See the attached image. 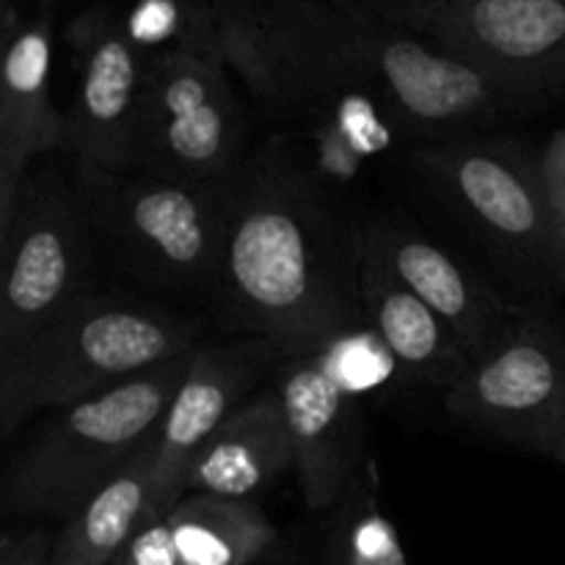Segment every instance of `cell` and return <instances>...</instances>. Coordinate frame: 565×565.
Instances as JSON below:
<instances>
[{
  "label": "cell",
  "instance_id": "7a4b0ae2",
  "mask_svg": "<svg viewBox=\"0 0 565 565\" xmlns=\"http://www.w3.org/2000/svg\"><path fill=\"white\" fill-rule=\"evenodd\" d=\"M263 25L340 92L379 103L406 136L452 138L519 105L419 33L342 14L320 0H248Z\"/></svg>",
  "mask_w": 565,
  "mask_h": 565
},
{
  "label": "cell",
  "instance_id": "5b68a950",
  "mask_svg": "<svg viewBox=\"0 0 565 565\" xmlns=\"http://www.w3.org/2000/svg\"><path fill=\"white\" fill-rule=\"evenodd\" d=\"M230 182L193 185L77 166V185L94 230L143 274L171 287L218 281L230 230Z\"/></svg>",
  "mask_w": 565,
  "mask_h": 565
},
{
  "label": "cell",
  "instance_id": "ffe728a7",
  "mask_svg": "<svg viewBox=\"0 0 565 565\" xmlns=\"http://www.w3.org/2000/svg\"><path fill=\"white\" fill-rule=\"evenodd\" d=\"M375 483V467L364 461L334 508L323 565H408L401 533L381 508Z\"/></svg>",
  "mask_w": 565,
  "mask_h": 565
},
{
  "label": "cell",
  "instance_id": "30bf717a",
  "mask_svg": "<svg viewBox=\"0 0 565 565\" xmlns=\"http://www.w3.org/2000/svg\"><path fill=\"white\" fill-rule=\"evenodd\" d=\"M66 47L75 66L66 152L75 166L127 171L149 58L127 39L105 0H94L72 17Z\"/></svg>",
  "mask_w": 565,
  "mask_h": 565
},
{
  "label": "cell",
  "instance_id": "3957f363",
  "mask_svg": "<svg viewBox=\"0 0 565 565\" xmlns=\"http://www.w3.org/2000/svg\"><path fill=\"white\" fill-rule=\"evenodd\" d=\"M193 320L88 292L0 362V436L11 439L42 408H64L196 351Z\"/></svg>",
  "mask_w": 565,
  "mask_h": 565
},
{
  "label": "cell",
  "instance_id": "2e32d148",
  "mask_svg": "<svg viewBox=\"0 0 565 565\" xmlns=\"http://www.w3.org/2000/svg\"><path fill=\"white\" fill-rule=\"evenodd\" d=\"M292 469V445L285 408L274 386L254 392L226 417L202 447L185 480V494L257 502Z\"/></svg>",
  "mask_w": 565,
  "mask_h": 565
},
{
  "label": "cell",
  "instance_id": "83f0119b",
  "mask_svg": "<svg viewBox=\"0 0 565 565\" xmlns=\"http://www.w3.org/2000/svg\"><path fill=\"white\" fill-rule=\"evenodd\" d=\"M14 0H0V14H3V11H11L14 9Z\"/></svg>",
  "mask_w": 565,
  "mask_h": 565
},
{
  "label": "cell",
  "instance_id": "8992f818",
  "mask_svg": "<svg viewBox=\"0 0 565 565\" xmlns=\"http://www.w3.org/2000/svg\"><path fill=\"white\" fill-rule=\"evenodd\" d=\"M92 230L81 185L28 174L0 230V362L88 296Z\"/></svg>",
  "mask_w": 565,
  "mask_h": 565
},
{
  "label": "cell",
  "instance_id": "d4e9b609",
  "mask_svg": "<svg viewBox=\"0 0 565 565\" xmlns=\"http://www.w3.org/2000/svg\"><path fill=\"white\" fill-rule=\"evenodd\" d=\"M0 565H55V535L9 527L0 539Z\"/></svg>",
  "mask_w": 565,
  "mask_h": 565
},
{
  "label": "cell",
  "instance_id": "7c38bea8",
  "mask_svg": "<svg viewBox=\"0 0 565 565\" xmlns=\"http://www.w3.org/2000/svg\"><path fill=\"white\" fill-rule=\"evenodd\" d=\"M281 359V351L259 337L199 345L193 351L191 364L154 430V505L149 524L166 519L180 505L191 463L202 447L226 417L254 395L257 381L268 370L279 367Z\"/></svg>",
  "mask_w": 565,
  "mask_h": 565
},
{
  "label": "cell",
  "instance_id": "9c48e42d",
  "mask_svg": "<svg viewBox=\"0 0 565 565\" xmlns=\"http://www.w3.org/2000/svg\"><path fill=\"white\" fill-rule=\"evenodd\" d=\"M441 395L456 423L565 463V329L544 312L527 309L522 323Z\"/></svg>",
  "mask_w": 565,
  "mask_h": 565
},
{
  "label": "cell",
  "instance_id": "e0dca14e",
  "mask_svg": "<svg viewBox=\"0 0 565 565\" xmlns=\"http://www.w3.org/2000/svg\"><path fill=\"white\" fill-rule=\"evenodd\" d=\"M362 312L406 379L447 392L472 364L445 320L401 285L370 248L362 263Z\"/></svg>",
  "mask_w": 565,
  "mask_h": 565
},
{
  "label": "cell",
  "instance_id": "6da1fadb",
  "mask_svg": "<svg viewBox=\"0 0 565 565\" xmlns=\"http://www.w3.org/2000/svg\"><path fill=\"white\" fill-rule=\"evenodd\" d=\"M367 237L331 185L281 141L248 154L230 182L218 285L237 326L298 356L362 329Z\"/></svg>",
  "mask_w": 565,
  "mask_h": 565
},
{
  "label": "cell",
  "instance_id": "5bb4252c",
  "mask_svg": "<svg viewBox=\"0 0 565 565\" xmlns=\"http://www.w3.org/2000/svg\"><path fill=\"white\" fill-rule=\"evenodd\" d=\"M274 390L285 408L292 472L312 511H331L362 467V397L348 392L318 353L281 359Z\"/></svg>",
  "mask_w": 565,
  "mask_h": 565
},
{
  "label": "cell",
  "instance_id": "cb8c5ba5",
  "mask_svg": "<svg viewBox=\"0 0 565 565\" xmlns=\"http://www.w3.org/2000/svg\"><path fill=\"white\" fill-rule=\"evenodd\" d=\"M114 565H182L169 516L138 530Z\"/></svg>",
  "mask_w": 565,
  "mask_h": 565
},
{
  "label": "cell",
  "instance_id": "52a82bcc",
  "mask_svg": "<svg viewBox=\"0 0 565 565\" xmlns=\"http://www.w3.org/2000/svg\"><path fill=\"white\" fill-rule=\"evenodd\" d=\"M218 50H177L149 58L127 171L224 185L243 154V114Z\"/></svg>",
  "mask_w": 565,
  "mask_h": 565
},
{
  "label": "cell",
  "instance_id": "603a6c76",
  "mask_svg": "<svg viewBox=\"0 0 565 565\" xmlns=\"http://www.w3.org/2000/svg\"><path fill=\"white\" fill-rule=\"evenodd\" d=\"M342 14L359 20L384 22V25L403 28V31L423 33L430 22L445 11L456 9L463 0H320Z\"/></svg>",
  "mask_w": 565,
  "mask_h": 565
},
{
  "label": "cell",
  "instance_id": "8fae6325",
  "mask_svg": "<svg viewBox=\"0 0 565 565\" xmlns=\"http://www.w3.org/2000/svg\"><path fill=\"white\" fill-rule=\"evenodd\" d=\"M419 36L519 103L565 88V0H463Z\"/></svg>",
  "mask_w": 565,
  "mask_h": 565
},
{
  "label": "cell",
  "instance_id": "ac0fdd59",
  "mask_svg": "<svg viewBox=\"0 0 565 565\" xmlns=\"http://www.w3.org/2000/svg\"><path fill=\"white\" fill-rule=\"evenodd\" d=\"M154 505V436L55 535V565H114Z\"/></svg>",
  "mask_w": 565,
  "mask_h": 565
},
{
  "label": "cell",
  "instance_id": "7402d4cb",
  "mask_svg": "<svg viewBox=\"0 0 565 565\" xmlns=\"http://www.w3.org/2000/svg\"><path fill=\"white\" fill-rule=\"evenodd\" d=\"M309 353H318L320 364L329 370L331 379L340 381L356 397L373 395V392L384 390L386 384H392V381L403 375L401 364L392 359L384 342L367 326L345 331V334L334 337V340H329L326 345L315 348Z\"/></svg>",
  "mask_w": 565,
  "mask_h": 565
},
{
  "label": "cell",
  "instance_id": "4316f807",
  "mask_svg": "<svg viewBox=\"0 0 565 565\" xmlns=\"http://www.w3.org/2000/svg\"><path fill=\"white\" fill-rule=\"evenodd\" d=\"M561 246H563V276H561V287L565 290V210H561Z\"/></svg>",
  "mask_w": 565,
  "mask_h": 565
},
{
  "label": "cell",
  "instance_id": "44dd1931",
  "mask_svg": "<svg viewBox=\"0 0 565 565\" xmlns=\"http://www.w3.org/2000/svg\"><path fill=\"white\" fill-rule=\"evenodd\" d=\"M147 58L177 50H218L221 0H105Z\"/></svg>",
  "mask_w": 565,
  "mask_h": 565
},
{
  "label": "cell",
  "instance_id": "f1b7e54d",
  "mask_svg": "<svg viewBox=\"0 0 565 565\" xmlns=\"http://www.w3.org/2000/svg\"><path fill=\"white\" fill-rule=\"evenodd\" d=\"M254 565H279V563H276V561H270V557H263V561H259V563H254Z\"/></svg>",
  "mask_w": 565,
  "mask_h": 565
},
{
  "label": "cell",
  "instance_id": "ba28073f",
  "mask_svg": "<svg viewBox=\"0 0 565 565\" xmlns=\"http://www.w3.org/2000/svg\"><path fill=\"white\" fill-rule=\"evenodd\" d=\"M414 166L502 257L561 285V215L541 160L516 143L463 136L419 147Z\"/></svg>",
  "mask_w": 565,
  "mask_h": 565
},
{
  "label": "cell",
  "instance_id": "484cf974",
  "mask_svg": "<svg viewBox=\"0 0 565 565\" xmlns=\"http://www.w3.org/2000/svg\"><path fill=\"white\" fill-rule=\"evenodd\" d=\"M539 160L552 199H555L557 213H561V210H565V130H561L552 138V143L546 147V152L541 154Z\"/></svg>",
  "mask_w": 565,
  "mask_h": 565
},
{
  "label": "cell",
  "instance_id": "d6986e66",
  "mask_svg": "<svg viewBox=\"0 0 565 565\" xmlns=\"http://www.w3.org/2000/svg\"><path fill=\"white\" fill-rule=\"evenodd\" d=\"M182 565H254L270 555L276 524L259 502L185 494L169 513Z\"/></svg>",
  "mask_w": 565,
  "mask_h": 565
},
{
  "label": "cell",
  "instance_id": "9a60e30c",
  "mask_svg": "<svg viewBox=\"0 0 565 565\" xmlns=\"http://www.w3.org/2000/svg\"><path fill=\"white\" fill-rule=\"evenodd\" d=\"M364 237L373 257L445 320L469 362L505 340L527 315L430 237L395 224L364 226Z\"/></svg>",
  "mask_w": 565,
  "mask_h": 565
},
{
  "label": "cell",
  "instance_id": "277c9868",
  "mask_svg": "<svg viewBox=\"0 0 565 565\" xmlns=\"http://www.w3.org/2000/svg\"><path fill=\"white\" fill-rule=\"evenodd\" d=\"M193 351L88 401L72 403L17 452L0 480L11 516L70 519L132 461L163 419Z\"/></svg>",
  "mask_w": 565,
  "mask_h": 565
},
{
  "label": "cell",
  "instance_id": "4fadbf2b",
  "mask_svg": "<svg viewBox=\"0 0 565 565\" xmlns=\"http://www.w3.org/2000/svg\"><path fill=\"white\" fill-rule=\"evenodd\" d=\"M55 14V0H39L31 11L14 6L0 14V230L14 213L33 160L70 149V125L50 83Z\"/></svg>",
  "mask_w": 565,
  "mask_h": 565
}]
</instances>
